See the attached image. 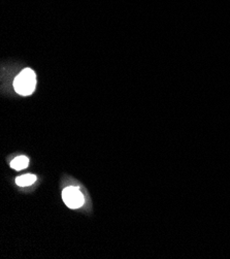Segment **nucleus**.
<instances>
[{
    "label": "nucleus",
    "mask_w": 230,
    "mask_h": 259,
    "mask_svg": "<svg viewBox=\"0 0 230 259\" xmlns=\"http://www.w3.org/2000/svg\"><path fill=\"white\" fill-rule=\"evenodd\" d=\"M64 203L69 209H79L84 204V195L79 187H67L62 192Z\"/></svg>",
    "instance_id": "obj_2"
},
{
    "label": "nucleus",
    "mask_w": 230,
    "mask_h": 259,
    "mask_svg": "<svg viewBox=\"0 0 230 259\" xmlns=\"http://www.w3.org/2000/svg\"><path fill=\"white\" fill-rule=\"evenodd\" d=\"M35 181H36V177L34 175L27 174V175L18 177L16 179V183L20 187H27V186L32 185L35 182Z\"/></svg>",
    "instance_id": "obj_3"
},
{
    "label": "nucleus",
    "mask_w": 230,
    "mask_h": 259,
    "mask_svg": "<svg viewBox=\"0 0 230 259\" xmlns=\"http://www.w3.org/2000/svg\"><path fill=\"white\" fill-rule=\"evenodd\" d=\"M36 87V75L31 68L23 69L14 81L16 92L23 96L31 95Z\"/></svg>",
    "instance_id": "obj_1"
},
{
    "label": "nucleus",
    "mask_w": 230,
    "mask_h": 259,
    "mask_svg": "<svg viewBox=\"0 0 230 259\" xmlns=\"http://www.w3.org/2000/svg\"><path fill=\"white\" fill-rule=\"evenodd\" d=\"M28 164H29V159L26 156H18L11 162L12 168L16 170H22L24 168H26Z\"/></svg>",
    "instance_id": "obj_4"
}]
</instances>
